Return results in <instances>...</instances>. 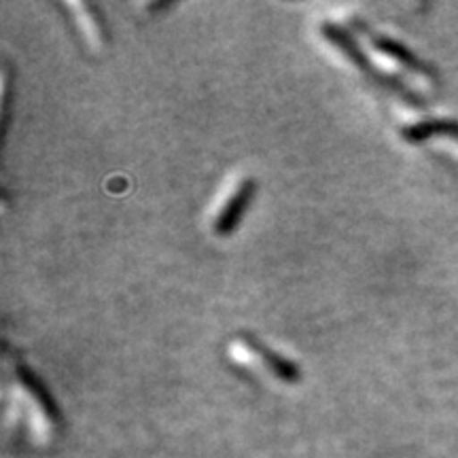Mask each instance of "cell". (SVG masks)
I'll list each match as a JSON object with an SVG mask.
<instances>
[{
	"instance_id": "obj_4",
	"label": "cell",
	"mask_w": 458,
	"mask_h": 458,
	"mask_svg": "<svg viewBox=\"0 0 458 458\" xmlns=\"http://www.w3.org/2000/svg\"><path fill=\"white\" fill-rule=\"evenodd\" d=\"M376 47L382 51V54L391 57V60L397 62V64L410 68V71H420V64L414 55H411L410 49H405L403 45L393 41V38H376Z\"/></svg>"
},
{
	"instance_id": "obj_2",
	"label": "cell",
	"mask_w": 458,
	"mask_h": 458,
	"mask_svg": "<svg viewBox=\"0 0 458 458\" xmlns=\"http://www.w3.org/2000/svg\"><path fill=\"white\" fill-rule=\"evenodd\" d=\"M249 344H250V348H253V351L263 359V363H266L267 368L272 369V374H276L280 380H284V382H297V380H300L301 374H300V369H297L295 363H291V360L283 359L276 352H270L267 348H263L261 344H257L253 340H249Z\"/></svg>"
},
{
	"instance_id": "obj_3",
	"label": "cell",
	"mask_w": 458,
	"mask_h": 458,
	"mask_svg": "<svg viewBox=\"0 0 458 458\" xmlns=\"http://www.w3.org/2000/svg\"><path fill=\"white\" fill-rule=\"evenodd\" d=\"M20 380L24 382V386L28 388V391H30L32 397L37 399V403L41 405V410L45 411V414H47L49 418H54L55 416V403H54V399H51V394L47 393V388L41 385V380H38L37 376L30 374V371L24 369V368L20 369Z\"/></svg>"
},
{
	"instance_id": "obj_1",
	"label": "cell",
	"mask_w": 458,
	"mask_h": 458,
	"mask_svg": "<svg viewBox=\"0 0 458 458\" xmlns=\"http://www.w3.org/2000/svg\"><path fill=\"white\" fill-rule=\"evenodd\" d=\"M257 193V182L255 181H244L242 185L236 189L225 208L221 210L219 216L215 221V233L216 236H229V233L242 223L246 210H249L250 202H253Z\"/></svg>"
}]
</instances>
